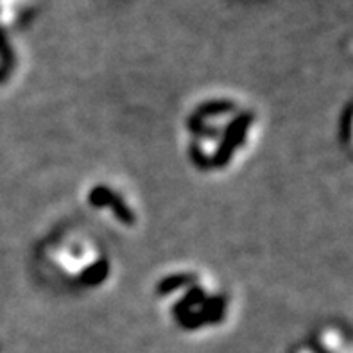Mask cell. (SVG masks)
Wrapping results in <instances>:
<instances>
[{
  "mask_svg": "<svg viewBox=\"0 0 353 353\" xmlns=\"http://www.w3.org/2000/svg\"><path fill=\"white\" fill-rule=\"evenodd\" d=\"M300 353H312V352H310V350L305 348V350H300Z\"/></svg>",
  "mask_w": 353,
  "mask_h": 353,
  "instance_id": "obj_3",
  "label": "cell"
},
{
  "mask_svg": "<svg viewBox=\"0 0 353 353\" xmlns=\"http://www.w3.org/2000/svg\"><path fill=\"white\" fill-rule=\"evenodd\" d=\"M319 343L328 353H353V343L345 341V336L337 328H323Z\"/></svg>",
  "mask_w": 353,
  "mask_h": 353,
  "instance_id": "obj_1",
  "label": "cell"
},
{
  "mask_svg": "<svg viewBox=\"0 0 353 353\" xmlns=\"http://www.w3.org/2000/svg\"><path fill=\"white\" fill-rule=\"evenodd\" d=\"M348 145L353 149V113L350 119V137H348Z\"/></svg>",
  "mask_w": 353,
  "mask_h": 353,
  "instance_id": "obj_2",
  "label": "cell"
}]
</instances>
